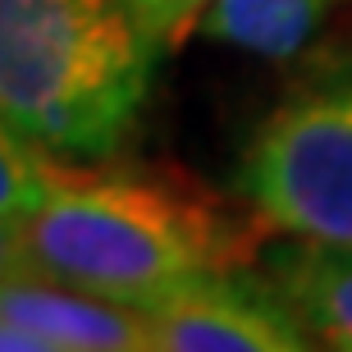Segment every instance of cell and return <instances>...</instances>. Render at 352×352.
<instances>
[{"label": "cell", "mask_w": 352, "mask_h": 352, "mask_svg": "<svg viewBox=\"0 0 352 352\" xmlns=\"http://www.w3.org/2000/svg\"><path fill=\"white\" fill-rule=\"evenodd\" d=\"M160 352H316L261 274H229L151 307Z\"/></svg>", "instance_id": "4"}, {"label": "cell", "mask_w": 352, "mask_h": 352, "mask_svg": "<svg viewBox=\"0 0 352 352\" xmlns=\"http://www.w3.org/2000/svg\"><path fill=\"white\" fill-rule=\"evenodd\" d=\"M160 41L124 0H0L5 129L69 160H110L151 96Z\"/></svg>", "instance_id": "2"}, {"label": "cell", "mask_w": 352, "mask_h": 352, "mask_svg": "<svg viewBox=\"0 0 352 352\" xmlns=\"http://www.w3.org/2000/svg\"><path fill=\"white\" fill-rule=\"evenodd\" d=\"M0 229L5 274L51 279L142 311L252 270L270 238L252 210L224 206L188 174L69 156L46 201Z\"/></svg>", "instance_id": "1"}, {"label": "cell", "mask_w": 352, "mask_h": 352, "mask_svg": "<svg viewBox=\"0 0 352 352\" xmlns=\"http://www.w3.org/2000/svg\"><path fill=\"white\" fill-rule=\"evenodd\" d=\"M124 5L142 19L146 32L160 41V51L170 55V51H179L192 32H201V19H206L210 0H124Z\"/></svg>", "instance_id": "8"}, {"label": "cell", "mask_w": 352, "mask_h": 352, "mask_svg": "<svg viewBox=\"0 0 352 352\" xmlns=\"http://www.w3.org/2000/svg\"><path fill=\"white\" fill-rule=\"evenodd\" d=\"M0 352H69L65 343L46 339L41 329L23 325V320H10L5 316V325H0Z\"/></svg>", "instance_id": "9"}, {"label": "cell", "mask_w": 352, "mask_h": 352, "mask_svg": "<svg viewBox=\"0 0 352 352\" xmlns=\"http://www.w3.org/2000/svg\"><path fill=\"white\" fill-rule=\"evenodd\" d=\"M261 279L307 329L316 352H352V248L284 238L261 252Z\"/></svg>", "instance_id": "6"}, {"label": "cell", "mask_w": 352, "mask_h": 352, "mask_svg": "<svg viewBox=\"0 0 352 352\" xmlns=\"http://www.w3.org/2000/svg\"><path fill=\"white\" fill-rule=\"evenodd\" d=\"M0 307L10 320L41 329L46 339L65 343L69 352H160L151 316L129 302H110L96 293L32 279V274H5Z\"/></svg>", "instance_id": "5"}, {"label": "cell", "mask_w": 352, "mask_h": 352, "mask_svg": "<svg viewBox=\"0 0 352 352\" xmlns=\"http://www.w3.org/2000/svg\"><path fill=\"white\" fill-rule=\"evenodd\" d=\"M348 0H210L201 32L261 60H288L320 37Z\"/></svg>", "instance_id": "7"}, {"label": "cell", "mask_w": 352, "mask_h": 352, "mask_svg": "<svg viewBox=\"0 0 352 352\" xmlns=\"http://www.w3.org/2000/svg\"><path fill=\"white\" fill-rule=\"evenodd\" d=\"M238 192L274 238L352 248V65L265 115L238 160Z\"/></svg>", "instance_id": "3"}]
</instances>
